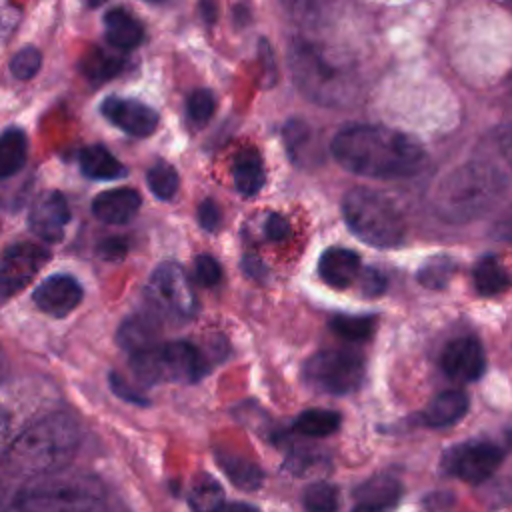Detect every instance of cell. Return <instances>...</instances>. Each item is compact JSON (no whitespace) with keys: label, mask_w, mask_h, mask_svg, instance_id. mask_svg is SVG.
Segmentation results:
<instances>
[{"label":"cell","mask_w":512,"mask_h":512,"mask_svg":"<svg viewBox=\"0 0 512 512\" xmlns=\"http://www.w3.org/2000/svg\"><path fill=\"white\" fill-rule=\"evenodd\" d=\"M110 388L114 390V394L116 396H120L122 400H126V402H132V404H148V398L146 396H142L136 388H132L122 376H118V374H110Z\"/></svg>","instance_id":"40"},{"label":"cell","mask_w":512,"mask_h":512,"mask_svg":"<svg viewBox=\"0 0 512 512\" xmlns=\"http://www.w3.org/2000/svg\"><path fill=\"white\" fill-rule=\"evenodd\" d=\"M304 380L324 394H350L364 380V358L350 350H320L304 362Z\"/></svg>","instance_id":"8"},{"label":"cell","mask_w":512,"mask_h":512,"mask_svg":"<svg viewBox=\"0 0 512 512\" xmlns=\"http://www.w3.org/2000/svg\"><path fill=\"white\" fill-rule=\"evenodd\" d=\"M362 262L354 250L332 246L320 254L318 274L324 284L332 288H348L352 282L360 278Z\"/></svg>","instance_id":"17"},{"label":"cell","mask_w":512,"mask_h":512,"mask_svg":"<svg viewBox=\"0 0 512 512\" xmlns=\"http://www.w3.org/2000/svg\"><path fill=\"white\" fill-rule=\"evenodd\" d=\"M140 204L142 198L134 188H114L100 192L92 200V212L104 224L122 226L138 214Z\"/></svg>","instance_id":"16"},{"label":"cell","mask_w":512,"mask_h":512,"mask_svg":"<svg viewBox=\"0 0 512 512\" xmlns=\"http://www.w3.org/2000/svg\"><path fill=\"white\" fill-rule=\"evenodd\" d=\"M80 446V428L68 414H50L24 428L2 458L14 476L28 480L62 472Z\"/></svg>","instance_id":"2"},{"label":"cell","mask_w":512,"mask_h":512,"mask_svg":"<svg viewBox=\"0 0 512 512\" xmlns=\"http://www.w3.org/2000/svg\"><path fill=\"white\" fill-rule=\"evenodd\" d=\"M28 156L26 134L20 128H8L0 134V180L14 176Z\"/></svg>","instance_id":"25"},{"label":"cell","mask_w":512,"mask_h":512,"mask_svg":"<svg viewBox=\"0 0 512 512\" xmlns=\"http://www.w3.org/2000/svg\"><path fill=\"white\" fill-rule=\"evenodd\" d=\"M330 152L344 170L374 180L410 178L426 162V152L414 138L376 124L342 128L332 138Z\"/></svg>","instance_id":"1"},{"label":"cell","mask_w":512,"mask_h":512,"mask_svg":"<svg viewBox=\"0 0 512 512\" xmlns=\"http://www.w3.org/2000/svg\"><path fill=\"white\" fill-rule=\"evenodd\" d=\"M48 262V250L34 242H16L0 258V296L20 292Z\"/></svg>","instance_id":"11"},{"label":"cell","mask_w":512,"mask_h":512,"mask_svg":"<svg viewBox=\"0 0 512 512\" xmlns=\"http://www.w3.org/2000/svg\"><path fill=\"white\" fill-rule=\"evenodd\" d=\"M106 42L116 50H132L144 38V28L138 18H134L124 8H112L104 14Z\"/></svg>","instance_id":"19"},{"label":"cell","mask_w":512,"mask_h":512,"mask_svg":"<svg viewBox=\"0 0 512 512\" xmlns=\"http://www.w3.org/2000/svg\"><path fill=\"white\" fill-rule=\"evenodd\" d=\"M310 126L298 118L286 122L284 126V142H286V148H288V154L292 156L294 162H298L302 158V152L308 148V142H310Z\"/></svg>","instance_id":"36"},{"label":"cell","mask_w":512,"mask_h":512,"mask_svg":"<svg viewBox=\"0 0 512 512\" xmlns=\"http://www.w3.org/2000/svg\"><path fill=\"white\" fill-rule=\"evenodd\" d=\"M214 108H216V98L212 94V90L208 88H198L194 90L188 100H186V112H188V118L190 122H194L196 126H204L212 114H214Z\"/></svg>","instance_id":"34"},{"label":"cell","mask_w":512,"mask_h":512,"mask_svg":"<svg viewBox=\"0 0 512 512\" xmlns=\"http://www.w3.org/2000/svg\"><path fill=\"white\" fill-rule=\"evenodd\" d=\"M80 170L90 180H116L126 176L124 164L102 144H92L80 150Z\"/></svg>","instance_id":"22"},{"label":"cell","mask_w":512,"mask_h":512,"mask_svg":"<svg viewBox=\"0 0 512 512\" xmlns=\"http://www.w3.org/2000/svg\"><path fill=\"white\" fill-rule=\"evenodd\" d=\"M216 512H260V510L248 502H224Z\"/></svg>","instance_id":"46"},{"label":"cell","mask_w":512,"mask_h":512,"mask_svg":"<svg viewBox=\"0 0 512 512\" xmlns=\"http://www.w3.org/2000/svg\"><path fill=\"white\" fill-rule=\"evenodd\" d=\"M216 460L226 476L242 490H256L262 484V470L248 458L234 452H216Z\"/></svg>","instance_id":"26"},{"label":"cell","mask_w":512,"mask_h":512,"mask_svg":"<svg viewBox=\"0 0 512 512\" xmlns=\"http://www.w3.org/2000/svg\"><path fill=\"white\" fill-rule=\"evenodd\" d=\"M102 484L86 474H50L28 480L12 498L14 512H94Z\"/></svg>","instance_id":"4"},{"label":"cell","mask_w":512,"mask_h":512,"mask_svg":"<svg viewBox=\"0 0 512 512\" xmlns=\"http://www.w3.org/2000/svg\"><path fill=\"white\" fill-rule=\"evenodd\" d=\"M158 326L146 314L128 316L118 328V344L130 352V356L144 352L158 344Z\"/></svg>","instance_id":"23"},{"label":"cell","mask_w":512,"mask_h":512,"mask_svg":"<svg viewBox=\"0 0 512 512\" xmlns=\"http://www.w3.org/2000/svg\"><path fill=\"white\" fill-rule=\"evenodd\" d=\"M126 250H128L126 238H108L98 246L100 258H106V260H118L126 254Z\"/></svg>","instance_id":"42"},{"label":"cell","mask_w":512,"mask_h":512,"mask_svg":"<svg viewBox=\"0 0 512 512\" xmlns=\"http://www.w3.org/2000/svg\"><path fill=\"white\" fill-rule=\"evenodd\" d=\"M188 504L194 512H216L224 504V490L210 474L200 472L188 488Z\"/></svg>","instance_id":"27"},{"label":"cell","mask_w":512,"mask_h":512,"mask_svg":"<svg viewBox=\"0 0 512 512\" xmlns=\"http://www.w3.org/2000/svg\"><path fill=\"white\" fill-rule=\"evenodd\" d=\"M146 182H148V188L152 190V194L160 200H172L178 192V186H180L178 172L174 170V166H170L166 162L154 164L148 170Z\"/></svg>","instance_id":"32"},{"label":"cell","mask_w":512,"mask_h":512,"mask_svg":"<svg viewBox=\"0 0 512 512\" xmlns=\"http://www.w3.org/2000/svg\"><path fill=\"white\" fill-rule=\"evenodd\" d=\"M454 272H456L454 260L450 256L438 254V256H432L430 260H426L422 264L416 278L422 286H426L430 290H442L450 282Z\"/></svg>","instance_id":"31"},{"label":"cell","mask_w":512,"mask_h":512,"mask_svg":"<svg viewBox=\"0 0 512 512\" xmlns=\"http://www.w3.org/2000/svg\"><path fill=\"white\" fill-rule=\"evenodd\" d=\"M4 506H6V492H4V486L0 484V512L4 510Z\"/></svg>","instance_id":"47"},{"label":"cell","mask_w":512,"mask_h":512,"mask_svg":"<svg viewBox=\"0 0 512 512\" xmlns=\"http://www.w3.org/2000/svg\"><path fill=\"white\" fill-rule=\"evenodd\" d=\"M194 274L202 286H216L222 278V268L210 254H200L194 258Z\"/></svg>","instance_id":"37"},{"label":"cell","mask_w":512,"mask_h":512,"mask_svg":"<svg viewBox=\"0 0 512 512\" xmlns=\"http://www.w3.org/2000/svg\"><path fill=\"white\" fill-rule=\"evenodd\" d=\"M8 430H10V420L6 410L0 406V458H4L8 450Z\"/></svg>","instance_id":"45"},{"label":"cell","mask_w":512,"mask_h":512,"mask_svg":"<svg viewBox=\"0 0 512 512\" xmlns=\"http://www.w3.org/2000/svg\"><path fill=\"white\" fill-rule=\"evenodd\" d=\"M102 116L130 136H150L158 128V112L134 98L108 96L100 104Z\"/></svg>","instance_id":"13"},{"label":"cell","mask_w":512,"mask_h":512,"mask_svg":"<svg viewBox=\"0 0 512 512\" xmlns=\"http://www.w3.org/2000/svg\"><path fill=\"white\" fill-rule=\"evenodd\" d=\"M338 426H340V414L334 412V410H324V408L304 410L294 420V430L298 434L310 436V438L330 436L338 430Z\"/></svg>","instance_id":"28"},{"label":"cell","mask_w":512,"mask_h":512,"mask_svg":"<svg viewBox=\"0 0 512 512\" xmlns=\"http://www.w3.org/2000/svg\"><path fill=\"white\" fill-rule=\"evenodd\" d=\"M264 234L268 240H274V242H280L284 238H288L290 234V224L288 220L282 216V214H268L266 216V222H264Z\"/></svg>","instance_id":"41"},{"label":"cell","mask_w":512,"mask_h":512,"mask_svg":"<svg viewBox=\"0 0 512 512\" xmlns=\"http://www.w3.org/2000/svg\"><path fill=\"white\" fill-rule=\"evenodd\" d=\"M506 190L504 174L490 162L472 160L448 172L432 192L436 216L464 224L484 216Z\"/></svg>","instance_id":"3"},{"label":"cell","mask_w":512,"mask_h":512,"mask_svg":"<svg viewBox=\"0 0 512 512\" xmlns=\"http://www.w3.org/2000/svg\"><path fill=\"white\" fill-rule=\"evenodd\" d=\"M358 284H360V290H362L364 296H378L386 290V278L376 268H364L360 272Z\"/></svg>","instance_id":"38"},{"label":"cell","mask_w":512,"mask_h":512,"mask_svg":"<svg viewBox=\"0 0 512 512\" xmlns=\"http://www.w3.org/2000/svg\"><path fill=\"white\" fill-rule=\"evenodd\" d=\"M498 144H500V152H502L504 160L512 168V122L502 130V134L498 138Z\"/></svg>","instance_id":"44"},{"label":"cell","mask_w":512,"mask_h":512,"mask_svg":"<svg viewBox=\"0 0 512 512\" xmlns=\"http://www.w3.org/2000/svg\"><path fill=\"white\" fill-rule=\"evenodd\" d=\"M342 216L354 236L374 248L402 244L406 224L396 204L378 190L352 188L342 200Z\"/></svg>","instance_id":"5"},{"label":"cell","mask_w":512,"mask_h":512,"mask_svg":"<svg viewBox=\"0 0 512 512\" xmlns=\"http://www.w3.org/2000/svg\"><path fill=\"white\" fill-rule=\"evenodd\" d=\"M232 180L234 188L242 196H256L266 182V168L262 156L254 148H246L236 154L232 164Z\"/></svg>","instance_id":"21"},{"label":"cell","mask_w":512,"mask_h":512,"mask_svg":"<svg viewBox=\"0 0 512 512\" xmlns=\"http://www.w3.org/2000/svg\"><path fill=\"white\" fill-rule=\"evenodd\" d=\"M40 66H42V54L34 46H26L18 50L10 60V72L18 80H30L32 76H36Z\"/></svg>","instance_id":"35"},{"label":"cell","mask_w":512,"mask_h":512,"mask_svg":"<svg viewBox=\"0 0 512 512\" xmlns=\"http://www.w3.org/2000/svg\"><path fill=\"white\" fill-rule=\"evenodd\" d=\"M82 296H84V290L80 282L70 274L48 276L32 292V300L36 308L54 318H64L72 310H76L78 304L82 302Z\"/></svg>","instance_id":"14"},{"label":"cell","mask_w":512,"mask_h":512,"mask_svg":"<svg viewBox=\"0 0 512 512\" xmlns=\"http://www.w3.org/2000/svg\"><path fill=\"white\" fill-rule=\"evenodd\" d=\"M122 64H124L122 58L116 56L114 52L94 48V50L84 54V58L80 62V68L88 78H92L96 82H102V80H108V78L116 76L120 72Z\"/></svg>","instance_id":"30"},{"label":"cell","mask_w":512,"mask_h":512,"mask_svg":"<svg viewBox=\"0 0 512 512\" xmlns=\"http://www.w3.org/2000/svg\"><path fill=\"white\" fill-rule=\"evenodd\" d=\"M70 222V208L62 192L46 190L36 196L28 212V224L34 236L48 244H56L64 238Z\"/></svg>","instance_id":"12"},{"label":"cell","mask_w":512,"mask_h":512,"mask_svg":"<svg viewBox=\"0 0 512 512\" xmlns=\"http://www.w3.org/2000/svg\"><path fill=\"white\" fill-rule=\"evenodd\" d=\"M492 234H494L498 240L512 242V214H506L504 218H500V220L494 224Z\"/></svg>","instance_id":"43"},{"label":"cell","mask_w":512,"mask_h":512,"mask_svg":"<svg viewBox=\"0 0 512 512\" xmlns=\"http://www.w3.org/2000/svg\"><path fill=\"white\" fill-rule=\"evenodd\" d=\"M400 498V484L396 478L378 474L354 490L352 512H390Z\"/></svg>","instance_id":"18"},{"label":"cell","mask_w":512,"mask_h":512,"mask_svg":"<svg viewBox=\"0 0 512 512\" xmlns=\"http://www.w3.org/2000/svg\"><path fill=\"white\" fill-rule=\"evenodd\" d=\"M220 208L212 198H206L198 206V222L206 232H216L220 226Z\"/></svg>","instance_id":"39"},{"label":"cell","mask_w":512,"mask_h":512,"mask_svg":"<svg viewBox=\"0 0 512 512\" xmlns=\"http://www.w3.org/2000/svg\"><path fill=\"white\" fill-rule=\"evenodd\" d=\"M486 356L474 336H460L442 352V370L456 382H474L484 374Z\"/></svg>","instance_id":"15"},{"label":"cell","mask_w":512,"mask_h":512,"mask_svg":"<svg viewBox=\"0 0 512 512\" xmlns=\"http://www.w3.org/2000/svg\"><path fill=\"white\" fill-rule=\"evenodd\" d=\"M134 374L146 384L196 382L206 372L202 352L184 340L158 342L156 346L130 356Z\"/></svg>","instance_id":"7"},{"label":"cell","mask_w":512,"mask_h":512,"mask_svg":"<svg viewBox=\"0 0 512 512\" xmlns=\"http://www.w3.org/2000/svg\"><path fill=\"white\" fill-rule=\"evenodd\" d=\"M472 280H474V288L480 296H496V294L504 292L512 282L508 270L492 254L480 258L474 264Z\"/></svg>","instance_id":"24"},{"label":"cell","mask_w":512,"mask_h":512,"mask_svg":"<svg viewBox=\"0 0 512 512\" xmlns=\"http://www.w3.org/2000/svg\"><path fill=\"white\" fill-rule=\"evenodd\" d=\"M330 330L350 342H364L376 330V316H352L336 314L330 318Z\"/></svg>","instance_id":"29"},{"label":"cell","mask_w":512,"mask_h":512,"mask_svg":"<svg viewBox=\"0 0 512 512\" xmlns=\"http://www.w3.org/2000/svg\"><path fill=\"white\" fill-rule=\"evenodd\" d=\"M290 70L296 86L322 106H340L352 98V80L336 62L308 40L290 44Z\"/></svg>","instance_id":"6"},{"label":"cell","mask_w":512,"mask_h":512,"mask_svg":"<svg viewBox=\"0 0 512 512\" xmlns=\"http://www.w3.org/2000/svg\"><path fill=\"white\" fill-rule=\"evenodd\" d=\"M468 412V396L462 390H446L434 396L422 412L426 426L444 428L458 422Z\"/></svg>","instance_id":"20"},{"label":"cell","mask_w":512,"mask_h":512,"mask_svg":"<svg viewBox=\"0 0 512 512\" xmlns=\"http://www.w3.org/2000/svg\"><path fill=\"white\" fill-rule=\"evenodd\" d=\"M306 512H336L338 510V488L328 482H314L302 494Z\"/></svg>","instance_id":"33"},{"label":"cell","mask_w":512,"mask_h":512,"mask_svg":"<svg viewBox=\"0 0 512 512\" xmlns=\"http://www.w3.org/2000/svg\"><path fill=\"white\" fill-rule=\"evenodd\" d=\"M504 458V450L486 440H472L454 446L444 454V470L468 484L490 478Z\"/></svg>","instance_id":"10"},{"label":"cell","mask_w":512,"mask_h":512,"mask_svg":"<svg viewBox=\"0 0 512 512\" xmlns=\"http://www.w3.org/2000/svg\"><path fill=\"white\" fill-rule=\"evenodd\" d=\"M148 292L158 310L176 318H192L196 314V294L186 272L174 262H162L154 268Z\"/></svg>","instance_id":"9"}]
</instances>
